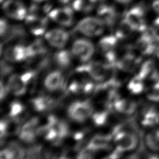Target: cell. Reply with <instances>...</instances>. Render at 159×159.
Wrapping results in <instances>:
<instances>
[{"mask_svg": "<svg viewBox=\"0 0 159 159\" xmlns=\"http://www.w3.org/2000/svg\"><path fill=\"white\" fill-rule=\"evenodd\" d=\"M34 75L33 71H28L22 74L11 75L6 83L8 92L15 96L24 95L26 93L27 86Z\"/></svg>", "mask_w": 159, "mask_h": 159, "instance_id": "obj_1", "label": "cell"}, {"mask_svg": "<svg viewBox=\"0 0 159 159\" xmlns=\"http://www.w3.org/2000/svg\"><path fill=\"white\" fill-rule=\"evenodd\" d=\"M113 143L115 148L119 153L129 152L137 147L139 139L132 132L120 130L114 134Z\"/></svg>", "mask_w": 159, "mask_h": 159, "instance_id": "obj_2", "label": "cell"}, {"mask_svg": "<svg viewBox=\"0 0 159 159\" xmlns=\"http://www.w3.org/2000/svg\"><path fill=\"white\" fill-rule=\"evenodd\" d=\"M67 114L72 120L82 123L92 117L94 109L92 104L87 101H77L68 106Z\"/></svg>", "mask_w": 159, "mask_h": 159, "instance_id": "obj_3", "label": "cell"}, {"mask_svg": "<svg viewBox=\"0 0 159 159\" xmlns=\"http://www.w3.org/2000/svg\"><path fill=\"white\" fill-rule=\"evenodd\" d=\"M112 65L100 61H91L78 68L80 72H84L92 80L98 82H102L106 79L110 73Z\"/></svg>", "mask_w": 159, "mask_h": 159, "instance_id": "obj_4", "label": "cell"}, {"mask_svg": "<svg viewBox=\"0 0 159 159\" xmlns=\"http://www.w3.org/2000/svg\"><path fill=\"white\" fill-rule=\"evenodd\" d=\"M104 25V22L99 17H87L78 23L75 30L86 36L95 37L103 32Z\"/></svg>", "mask_w": 159, "mask_h": 159, "instance_id": "obj_5", "label": "cell"}, {"mask_svg": "<svg viewBox=\"0 0 159 159\" xmlns=\"http://www.w3.org/2000/svg\"><path fill=\"white\" fill-rule=\"evenodd\" d=\"M71 52L73 57L83 62H86L93 57L94 47L88 39H78L73 43Z\"/></svg>", "mask_w": 159, "mask_h": 159, "instance_id": "obj_6", "label": "cell"}, {"mask_svg": "<svg viewBox=\"0 0 159 159\" xmlns=\"http://www.w3.org/2000/svg\"><path fill=\"white\" fill-rule=\"evenodd\" d=\"M135 31L144 32L147 28L143 10L139 6H134L124 14V17Z\"/></svg>", "mask_w": 159, "mask_h": 159, "instance_id": "obj_7", "label": "cell"}, {"mask_svg": "<svg viewBox=\"0 0 159 159\" xmlns=\"http://www.w3.org/2000/svg\"><path fill=\"white\" fill-rule=\"evenodd\" d=\"M4 60L7 63H17L29 59L27 46L17 44L8 47L3 53Z\"/></svg>", "mask_w": 159, "mask_h": 159, "instance_id": "obj_8", "label": "cell"}, {"mask_svg": "<svg viewBox=\"0 0 159 159\" xmlns=\"http://www.w3.org/2000/svg\"><path fill=\"white\" fill-rule=\"evenodd\" d=\"M2 9L7 17L14 19L22 20L27 16V9L19 0L5 1L2 4Z\"/></svg>", "mask_w": 159, "mask_h": 159, "instance_id": "obj_9", "label": "cell"}, {"mask_svg": "<svg viewBox=\"0 0 159 159\" xmlns=\"http://www.w3.org/2000/svg\"><path fill=\"white\" fill-rule=\"evenodd\" d=\"M25 24L32 34L39 36L45 33L48 19L39 14L29 13L25 17Z\"/></svg>", "mask_w": 159, "mask_h": 159, "instance_id": "obj_10", "label": "cell"}, {"mask_svg": "<svg viewBox=\"0 0 159 159\" xmlns=\"http://www.w3.org/2000/svg\"><path fill=\"white\" fill-rule=\"evenodd\" d=\"M48 15L53 21L64 27L71 25L73 22V9L70 6L52 9Z\"/></svg>", "mask_w": 159, "mask_h": 159, "instance_id": "obj_11", "label": "cell"}, {"mask_svg": "<svg viewBox=\"0 0 159 159\" xmlns=\"http://www.w3.org/2000/svg\"><path fill=\"white\" fill-rule=\"evenodd\" d=\"M45 39L52 47L61 49L68 40L69 34L63 29H53L45 33Z\"/></svg>", "mask_w": 159, "mask_h": 159, "instance_id": "obj_12", "label": "cell"}, {"mask_svg": "<svg viewBox=\"0 0 159 159\" xmlns=\"http://www.w3.org/2000/svg\"><path fill=\"white\" fill-rule=\"evenodd\" d=\"M65 76L59 70H54L48 73L43 80V86L48 91L56 92L65 86Z\"/></svg>", "mask_w": 159, "mask_h": 159, "instance_id": "obj_13", "label": "cell"}, {"mask_svg": "<svg viewBox=\"0 0 159 159\" xmlns=\"http://www.w3.org/2000/svg\"><path fill=\"white\" fill-rule=\"evenodd\" d=\"M155 40L152 34L145 32L136 40L135 48L142 55H151L156 50Z\"/></svg>", "mask_w": 159, "mask_h": 159, "instance_id": "obj_14", "label": "cell"}, {"mask_svg": "<svg viewBox=\"0 0 159 159\" xmlns=\"http://www.w3.org/2000/svg\"><path fill=\"white\" fill-rule=\"evenodd\" d=\"M139 57L134 53L129 52L117 60L115 66L122 71L132 72L139 66Z\"/></svg>", "mask_w": 159, "mask_h": 159, "instance_id": "obj_15", "label": "cell"}, {"mask_svg": "<svg viewBox=\"0 0 159 159\" xmlns=\"http://www.w3.org/2000/svg\"><path fill=\"white\" fill-rule=\"evenodd\" d=\"M38 121L36 119H32L26 122L19 129V139L25 143H32L37 136Z\"/></svg>", "mask_w": 159, "mask_h": 159, "instance_id": "obj_16", "label": "cell"}, {"mask_svg": "<svg viewBox=\"0 0 159 159\" xmlns=\"http://www.w3.org/2000/svg\"><path fill=\"white\" fill-rule=\"evenodd\" d=\"M24 148L17 142H9L5 145L1 152V159H24Z\"/></svg>", "mask_w": 159, "mask_h": 159, "instance_id": "obj_17", "label": "cell"}, {"mask_svg": "<svg viewBox=\"0 0 159 159\" xmlns=\"http://www.w3.org/2000/svg\"><path fill=\"white\" fill-rule=\"evenodd\" d=\"M27 34L24 27L19 24L9 25L4 34L1 36L4 43L14 41H22L26 39Z\"/></svg>", "mask_w": 159, "mask_h": 159, "instance_id": "obj_18", "label": "cell"}, {"mask_svg": "<svg viewBox=\"0 0 159 159\" xmlns=\"http://www.w3.org/2000/svg\"><path fill=\"white\" fill-rule=\"evenodd\" d=\"M97 14L98 17L108 27L113 26L117 19V13L112 6L106 4L99 6L97 11Z\"/></svg>", "mask_w": 159, "mask_h": 159, "instance_id": "obj_19", "label": "cell"}, {"mask_svg": "<svg viewBox=\"0 0 159 159\" xmlns=\"http://www.w3.org/2000/svg\"><path fill=\"white\" fill-rule=\"evenodd\" d=\"M113 107L120 114L130 116L135 112L137 106L136 102L130 99L118 98L114 100Z\"/></svg>", "mask_w": 159, "mask_h": 159, "instance_id": "obj_20", "label": "cell"}, {"mask_svg": "<svg viewBox=\"0 0 159 159\" xmlns=\"http://www.w3.org/2000/svg\"><path fill=\"white\" fill-rule=\"evenodd\" d=\"M31 104L35 111L42 112L50 109L54 104V101L48 96H40L32 99Z\"/></svg>", "mask_w": 159, "mask_h": 159, "instance_id": "obj_21", "label": "cell"}, {"mask_svg": "<svg viewBox=\"0 0 159 159\" xmlns=\"http://www.w3.org/2000/svg\"><path fill=\"white\" fill-rule=\"evenodd\" d=\"M146 147L153 152L159 150V129H154L148 131L144 137Z\"/></svg>", "mask_w": 159, "mask_h": 159, "instance_id": "obj_22", "label": "cell"}, {"mask_svg": "<svg viewBox=\"0 0 159 159\" xmlns=\"http://www.w3.org/2000/svg\"><path fill=\"white\" fill-rule=\"evenodd\" d=\"M29 53V59L45 55L47 53V47L44 41L41 39H37L32 43L27 45Z\"/></svg>", "mask_w": 159, "mask_h": 159, "instance_id": "obj_23", "label": "cell"}, {"mask_svg": "<svg viewBox=\"0 0 159 159\" xmlns=\"http://www.w3.org/2000/svg\"><path fill=\"white\" fill-rule=\"evenodd\" d=\"M159 112H157L153 108H148L142 114L141 124L144 127H152L158 124Z\"/></svg>", "mask_w": 159, "mask_h": 159, "instance_id": "obj_24", "label": "cell"}, {"mask_svg": "<svg viewBox=\"0 0 159 159\" xmlns=\"http://www.w3.org/2000/svg\"><path fill=\"white\" fill-rule=\"evenodd\" d=\"M73 57L71 52L67 50H61L54 54L53 59L58 66L61 68H66L71 64Z\"/></svg>", "mask_w": 159, "mask_h": 159, "instance_id": "obj_25", "label": "cell"}, {"mask_svg": "<svg viewBox=\"0 0 159 159\" xmlns=\"http://www.w3.org/2000/svg\"><path fill=\"white\" fill-rule=\"evenodd\" d=\"M128 90L132 94H139L145 89V80L139 75H135L127 84Z\"/></svg>", "mask_w": 159, "mask_h": 159, "instance_id": "obj_26", "label": "cell"}, {"mask_svg": "<svg viewBox=\"0 0 159 159\" xmlns=\"http://www.w3.org/2000/svg\"><path fill=\"white\" fill-rule=\"evenodd\" d=\"M134 31L135 30L130 26V25L124 18H123L117 27L115 35L119 39H124L129 37Z\"/></svg>", "mask_w": 159, "mask_h": 159, "instance_id": "obj_27", "label": "cell"}, {"mask_svg": "<svg viewBox=\"0 0 159 159\" xmlns=\"http://www.w3.org/2000/svg\"><path fill=\"white\" fill-rule=\"evenodd\" d=\"M109 143V139L107 136L97 135L91 139L88 145L94 150L106 148Z\"/></svg>", "mask_w": 159, "mask_h": 159, "instance_id": "obj_28", "label": "cell"}, {"mask_svg": "<svg viewBox=\"0 0 159 159\" xmlns=\"http://www.w3.org/2000/svg\"><path fill=\"white\" fill-rule=\"evenodd\" d=\"M94 5L89 0H73L71 4L73 9L84 12H90L93 9Z\"/></svg>", "mask_w": 159, "mask_h": 159, "instance_id": "obj_29", "label": "cell"}, {"mask_svg": "<svg viewBox=\"0 0 159 159\" xmlns=\"http://www.w3.org/2000/svg\"><path fill=\"white\" fill-rule=\"evenodd\" d=\"M24 111V106L22 103L19 101H15L11 102L9 107V116L14 119L20 115Z\"/></svg>", "mask_w": 159, "mask_h": 159, "instance_id": "obj_30", "label": "cell"}, {"mask_svg": "<svg viewBox=\"0 0 159 159\" xmlns=\"http://www.w3.org/2000/svg\"><path fill=\"white\" fill-rule=\"evenodd\" d=\"M147 98L153 102H159V85L150 86L147 90Z\"/></svg>", "mask_w": 159, "mask_h": 159, "instance_id": "obj_31", "label": "cell"}, {"mask_svg": "<svg viewBox=\"0 0 159 159\" xmlns=\"http://www.w3.org/2000/svg\"><path fill=\"white\" fill-rule=\"evenodd\" d=\"M94 123L97 125H101L104 124L107 120V115L105 112L94 113L91 117Z\"/></svg>", "mask_w": 159, "mask_h": 159, "instance_id": "obj_32", "label": "cell"}, {"mask_svg": "<svg viewBox=\"0 0 159 159\" xmlns=\"http://www.w3.org/2000/svg\"><path fill=\"white\" fill-rule=\"evenodd\" d=\"M151 33L155 39L159 42V17L153 21L151 28Z\"/></svg>", "mask_w": 159, "mask_h": 159, "instance_id": "obj_33", "label": "cell"}, {"mask_svg": "<svg viewBox=\"0 0 159 159\" xmlns=\"http://www.w3.org/2000/svg\"><path fill=\"white\" fill-rule=\"evenodd\" d=\"M8 27H9V25H8V23L6 21V20L4 19V18H1V21H0V34H1V36H2L4 34V33L7 30Z\"/></svg>", "mask_w": 159, "mask_h": 159, "instance_id": "obj_34", "label": "cell"}, {"mask_svg": "<svg viewBox=\"0 0 159 159\" xmlns=\"http://www.w3.org/2000/svg\"><path fill=\"white\" fill-rule=\"evenodd\" d=\"M152 6L153 10L155 12L159 13V0H155V1H153Z\"/></svg>", "mask_w": 159, "mask_h": 159, "instance_id": "obj_35", "label": "cell"}, {"mask_svg": "<svg viewBox=\"0 0 159 159\" xmlns=\"http://www.w3.org/2000/svg\"><path fill=\"white\" fill-rule=\"evenodd\" d=\"M32 2H33V3L34 4H37V5H39V4H46V3H47V2L48 1H50V0H32Z\"/></svg>", "mask_w": 159, "mask_h": 159, "instance_id": "obj_36", "label": "cell"}, {"mask_svg": "<svg viewBox=\"0 0 159 159\" xmlns=\"http://www.w3.org/2000/svg\"><path fill=\"white\" fill-rule=\"evenodd\" d=\"M59 2L61 4H68L69 3H71L73 2V0H58Z\"/></svg>", "mask_w": 159, "mask_h": 159, "instance_id": "obj_37", "label": "cell"}, {"mask_svg": "<svg viewBox=\"0 0 159 159\" xmlns=\"http://www.w3.org/2000/svg\"><path fill=\"white\" fill-rule=\"evenodd\" d=\"M118 2L121 4H128L131 2L132 0H116Z\"/></svg>", "mask_w": 159, "mask_h": 159, "instance_id": "obj_38", "label": "cell"}, {"mask_svg": "<svg viewBox=\"0 0 159 159\" xmlns=\"http://www.w3.org/2000/svg\"><path fill=\"white\" fill-rule=\"evenodd\" d=\"M148 159H159V157L157 155H151L148 158Z\"/></svg>", "mask_w": 159, "mask_h": 159, "instance_id": "obj_39", "label": "cell"}, {"mask_svg": "<svg viewBox=\"0 0 159 159\" xmlns=\"http://www.w3.org/2000/svg\"><path fill=\"white\" fill-rule=\"evenodd\" d=\"M157 58H158V61H159V51L157 52Z\"/></svg>", "mask_w": 159, "mask_h": 159, "instance_id": "obj_40", "label": "cell"}, {"mask_svg": "<svg viewBox=\"0 0 159 159\" xmlns=\"http://www.w3.org/2000/svg\"><path fill=\"white\" fill-rule=\"evenodd\" d=\"M3 1H4V0H1V2H3Z\"/></svg>", "mask_w": 159, "mask_h": 159, "instance_id": "obj_41", "label": "cell"}, {"mask_svg": "<svg viewBox=\"0 0 159 159\" xmlns=\"http://www.w3.org/2000/svg\"><path fill=\"white\" fill-rule=\"evenodd\" d=\"M63 159H68V158H63Z\"/></svg>", "mask_w": 159, "mask_h": 159, "instance_id": "obj_42", "label": "cell"}, {"mask_svg": "<svg viewBox=\"0 0 159 159\" xmlns=\"http://www.w3.org/2000/svg\"><path fill=\"white\" fill-rule=\"evenodd\" d=\"M158 124H159V122H158Z\"/></svg>", "mask_w": 159, "mask_h": 159, "instance_id": "obj_43", "label": "cell"}]
</instances>
